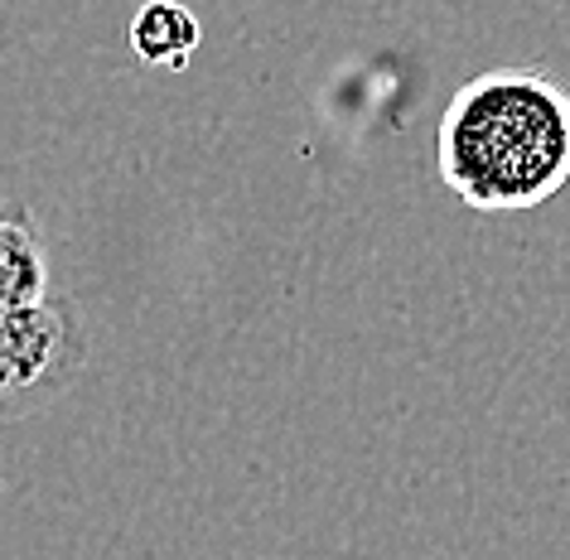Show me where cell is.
<instances>
[{"label": "cell", "mask_w": 570, "mask_h": 560, "mask_svg": "<svg viewBox=\"0 0 570 560\" xmlns=\"http://www.w3.org/2000/svg\"><path fill=\"white\" fill-rule=\"evenodd\" d=\"M435 165L479 213L541 208L570 184V92L541 68L469 78L440 117Z\"/></svg>", "instance_id": "6da1fadb"}, {"label": "cell", "mask_w": 570, "mask_h": 560, "mask_svg": "<svg viewBox=\"0 0 570 560\" xmlns=\"http://www.w3.org/2000/svg\"><path fill=\"white\" fill-rule=\"evenodd\" d=\"M88 363L82 310L63 295L0 310V421L45 406Z\"/></svg>", "instance_id": "7a4b0ae2"}, {"label": "cell", "mask_w": 570, "mask_h": 560, "mask_svg": "<svg viewBox=\"0 0 570 560\" xmlns=\"http://www.w3.org/2000/svg\"><path fill=\"white\" fill-rule=\"evenodd\" d=\"M49 295V252L35 213L24 204H0V310L35 305Z\"/></svg>", "instance_id": "3957f363"}, {"label": "cell", "mask_w": 570, "mask_h": 560, "mask_svg": "<svg viewBox=\"0 0 570 560\" xmlns=\"http://www.w3.org/2000/svg\"><path fill=\"white\" fill-rule=\"evenodd\" d=\"M198 39H204V30H198L194 10L179 0H146L131 20V49L150 68H175V73L189 68Z\"/></svg>", "instance_id": "277c9868"}]
</instances>
